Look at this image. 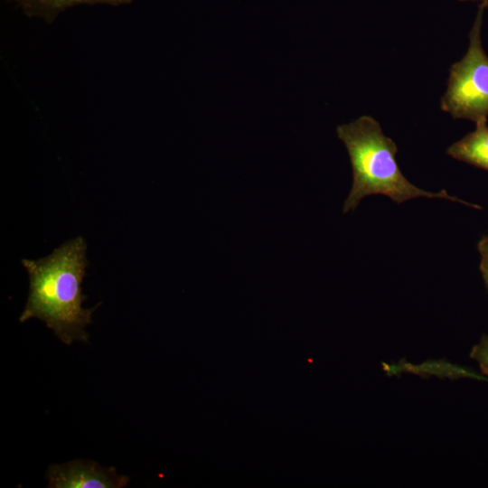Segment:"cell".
<instances>
[{"instance_id":"6da1fadb","label":"cell","mask_w":488,"mask_h":488,"mask_svg":"<svg viewBox=\"0 0 488 488\" xmlns=\"http://www.w3.org/2000/svg\"><path fill=\"white\" fill-rule=\"evenodd\" d=\"M87 243L80 236L64 242L49 256L22 260L30 280L29 296L19 321L37 318L67 345L74 341L88 342L85 327L95 309L83 308L87 296L82 292L88 259Z\"/></svg>"},{"instance_id":"7a4b0ae2","label":"cell","mask_w":488,"mask_h":488,"mask_svg":"<svg viewBox=\"0 0 488 488\" xmlns=\"http://www.w3.org/2000/svg\"><path fill=\"white\" fill-rule=\"evenodd\" d=\"M336 132L347 149L352 169V184L343 203V213L355 210L364 197L372 194L388 196L396 203L427 197L481 209L477 204L449 195L445 189L432 192L411 183L396 161L398 147L395 142L383 134L380 123L372 117L364 115L340 125Z\"/></svg>"},{"instance_id":"3957f363","label":"cell","mask_w":488,"mask_h":488,"mask_svg":"<svg viewBox=\"0 0 488 488\" xmlns=\"http://www.w3.org/2000/svg\"><path fill=\"white\" fill-rule=\"evenodd\" d=\"M484 10L478 5L469 32L468 49L450 67L446 90L440 101L441 109L455 119L477 123L488 117V56L481 39Z\"/></svg>"},{"instance_id":"277c9868","label":"cell","mask_w":488,"mask_h":488,"mask_svg":"<svg viewBox=\"0 0 488 488\" xmlns=\"http://www.w3.org/2000/svg\"><path fill=\"white\" fill-rule=\"evenodd\" d=\"M51 488H121L129 478L114 468H104L92 461L76 460L51 465L47 471Z\"/></svg>"},{"instance_id":"5b68a950","label":"cell","mask_w":488,"mask_h":488,"mask_svg":"<svg viewBox=\"0 0 488 488\" xmlns=\"http://www.w3.org/2000/svg\"><path fill=\"white\" fill-rule=\"evenodd\" d=\"M475 124V129L449 145L446 154L454 159L488 171L487 120Z\"/></svg>"},{"instance_id":"8992f818","label":"cell","mask_w":488,"mask_h":488,"mask_svg":"<svg viewBox=\"0 0 488 488\" xmlns=\"http://www.w3.org/2000/svg\"><path fill=\"white\" fill-rule=\"evenodd\" d=\"M30 17H41L48 23H52L57 15L78 5L106 4L110 5H122L130 4L135 0H14Z\"/></svg>"},{"instance_id":"52a82bcc","label":"cell","mask_w":488,"mask_h":488,"mask_svg":"<svg viewBox=\"0 0 488 488\" xmlns=\"http://www.w3.org/2000/svg\"><path fill=\"white\" fill-rule=\"evenodd\" d=\"M470 357L479 365L481 371L488 375V334H483L480 341L474 345Z\"/></svg>"},{"instance_id":"ba28073f","label":"cell","mask_w":488,"mask_h":488,"mask_svg":"<svg viewBox=\"0 0 488 488\" xmlns=\"http://www.w3.org/2000/svg\"><path fill=\"white\" fill-rule=\"evenodd\" d=\"M477 249L481 255L480 271L488 289V236H483L479 239Z\"/></svg>"},{"instance_id":"9c48e42d","label":"cell","mask_w":488,"mask_h":488,"mask_svg":"<svg viewBox=\"0 0 488 488\" xmlns=\"http://www.w3.org/2000/svg\"><path fill=\"white\" fill-rule=\"evenodd\" d=\"M460 2H474V3H477L478 5H483L485 10L488 9V0H458Z\"/></svg>"}]
</instances>
